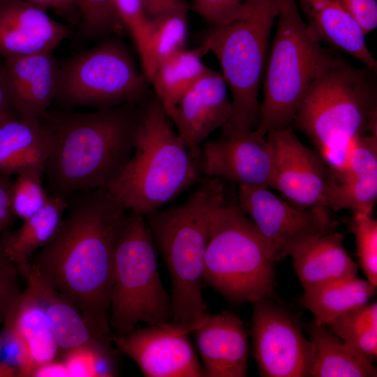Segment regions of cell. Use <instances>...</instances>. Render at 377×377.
<instances>
[{
  "label": "cell",
  "mask_w": 377,
  "mask_h": 377,
  "mask_svg": "<svg viewBox=\"0 0 377 377\" xmlns=\"http://www.w3.org/2000/svg\"><path fill=\"white\" fill-rule=\"evenodd\" d=\"M280 1L245 0L230 20L212 25L198 47L202 56H216L231 94L223 127L255 130L258 124V94Z\"/></svg>",
  "instance_id": "ba28073f"
},
{
  "label": "cell",
  "mask_w": 377,
  "mask_h": 377,
  "mask_svg": "<svg viewBox=\"0 0 377 377\" xmlns=\"http://www.w3.org/2000/svg\"><path fill=\"white\" fill-rule=\"evenodd\" d=\"M306 329L313 348L309 376H376L374 362L346 345L327 325L313 319Z\"/></svg>",
  "instance_id": "d4e9b609"
},
{
  "label": "cell",
  "mask_w": 377,
  "mask_h": 377,
  "mask_svg": "<svg viewBox=\"0 0 377 377\" xmlns=\"http://www.w3.org/2000/svg\"><path fill=\"white\" fill-rule=\"evenodd\" d=\"M114 2L125 29L133 38L141 60L147 50L150 22L139 0H114Z\"/></svg>",
  "instance_id": "d590c367"
},
{
  "label": "cell",
  "mask_w": 377,
  "mask_h": 377,
  "mask_svg": "<svg viewBox=\"0 0 377 377\" xmlns=\"http://www.w3.org/2000/svg\"><path fill=\"white\" fill-rule=\"evenodd\" d=\"M2 58L0 55V118L4 119L16 115L11 109L8 98Z\"/></svg>",
  "instance_id": "ee69618b"
},
{
  "label": "cell",
  "mask_w": 377,
  "mask_h": 377,
  "mask_svg": "<svg viewBox=\"0 0 377 377\" xmlns=\"http://www.w3.org/2000/svg\"><path fill=\"white\" fill-rule=\"evenodd\" d=\"M199 174L198 161L155 96L142 107L130 160L108 189L126 210L145 216L196 182Z\"/></svg>",
  "instance_id": "5b68a950"
},
{
  "label": "cell",
  "mask_w": 377,
  "mask_h": 377,
  "mask_svg": "<svg viewBox=\"0 0 377 377\" xmlns=\"http://www.w3.org/2000/svg\"><path fill=\"white\" fill-rule=\"evenodd\" d=\"M3 321V328L18 337L37 366L56 359L60 350L45 312L27 288L13 303Z\"/></svg>",
  "instance_id": "484cf974"
},
{
  "label": "cell",
  "mask_w": 377,
  "mask_h": 377,
  "mask_svg": "<svg viewBox=\"0 0 377 377\" xmlns=\"http://www.w3.org/2000/svg\"><path fill=\"white\" fill-rule=\"evenodd\" d=\"M68 206L67 200L50 195L45 205L24 219L17 230L3 234L5 249L17 267L29 263L52 238Z\"/></svg>",
  "instance_id": "83f0119b"
},
{
  "label": "cell",
  "mask_w": 377,
  "mask_h": 377,
  "mask_svg": "<svg viewBox=\"0 0 377 377\" xmlns=\"http://www.w3.org/2000/svg\"><path fill=\"white\" fill-rule=\"evenodd\" d=\"M3 0H0V3L2 2Z\"/></svg>",
  "instance_id": "c3c4849f"
},
{
  "label": "cell",
  "mask_w": 377,
  "mask_h": 377,
  "mask_svg": "<svg viewBox=\"0 0 377 377\" xmlns=\"http://www.w3.org/2000/svg\"><path fill=\"white\" fill-rule=\"evenodd\" d=\"M242 0H193L192 8L212 26L230 20L239 9Z\"/></svg>",
  "instance_id": "74e56055"
},
{
  "label": "cell",
  "mask_w": 377,
  "mask_h": 377,
  "mask_svg": "<svg viewBox=\"0 0 377 377\" xmlns=\"http://www.w3.org/2000/svg\"><path fill=\"white\" fill-rule=\"evenodd\" d=\"M376 73L345 61L323 74L305 96L293 121L327 169L343 167L355 138L377 135Z\"/></svg>",
  "instance_id": "277c9868"
},
{
  "label": "cell",
  "mask_w": 377,
  "mask_h": 377,
  "mask_svg": "<svg viewBox=\"0 0 377 377\" xmlns=\"http://www.w3.org/2000/svg\"><path fill=\"white\" fill-rule=\"evenodd\" d=\"M355 18L367 35L377 27L376 0H338Z\"/></svg>",
  "instance_id": "f35d334b"
},
{
  "label": "cell",
  "mask_w": 377,
  "mask_h": 377,
  "mask_svg": "<svg viewBox=\"0 0 377 377\" xmlns=\"http://www.w3.org/2000/svg\"><path fill=\"white\" fill-rule=\"evenodd\" d=\"M3 234L0 232V316L2 321L22 292L17 266L4 247Z\"/></svg>",
  "instance_id": "8d00e7d4"
},
{
  "label": "cell",
  "mask_w": 377,
  "mask_h": 377,
  "mask_svg": "<svg viewBox=\"0 0 377 377\" xmlns=\"http://www.w3.org/2000/svg\"><path fill=\"white\" fill-rule=\"evenodd\" d=\"M43 174L40 170H25L17 174L12 182L10 203L15 218L24 220L47 202L50 195L43 186Z\"/></svg>",
  "instance_id": "d6a6232c"
},
{
  "label": "cell",
  "mask_w": 377,
  "mask_h": 377,
  "mask_svg": "<svg viewBox=\"0 0 377 377\" xmlns=\"http://www.w3.org/2000/svg\"><path fill=\"white\" fill-rule=\"evenodd\" d=\"M149 22L175 14L187 15L190 8L186 0H139Z\"/></svg>",
  "instance_id": "ab89813d"
},
{
  "label": "cell",
  "mask_w": 377,
  "mask_h": 377,
  "mask_svg": "<svg viewBox=\"0 0 377 377\" xmlns=\"http://www.w3.org/2000/svg\"><path fill=\"white\" fill-rule=\"evenodd\" d=\"M87 31L95 36L121 34L125 27L114 0H75Z\"/></svg>",
  "instance_id": "e575fe53"
},
{
  "label": "cell",
  "mask_w": 377,
  "mask_h": 377,
  "mask_svg": "<svg viewBox=\"0 0 377 377\" xmlns=\"http://www.w3.org/2000/svg\"><path fill=\"white\" fill-rule=\"evenodd\" d=\"M156 246L145 216L126 210L114 248L109 325L125 336L138 325L172 320L170 297L158 269Z\"/></svg>",
  "instance_id": "9c48e42d"
},
{
  "label": "cell",
  "mask_w": 377,
  "mask_h": 377,
  "mask_svg": "<svg viewBox=\"0 0 377 377\" xmlns=\"http://www.w3.org/2000/svg\"><path fill=\"white\" fill-rule=\"evenodd\" d=\"M27 281V289L43 308L60 352L84 345L110 342L111 337L96 336L88 327L74 304L63 294L45 282L30 262L17 267Z\"/></svg>",
  "instance_id": "603a6c76"
},
{
  "label": "cell",
  "mask_w": 377,
  "mask_h": 377,
  "mask_svg": "<svg viewBox=\"0 0 377 377\" xmlns=\"http://www.w3.org/2000/svg\"><path fill=\"white\" fill-rule=\"evenodd\" d=\"M186 15L175 14L150 22L147 50L141 59L142 71L148 81L160 64L185 49Z\"/></svg>",
  "instance_id": "4dcf8cb0"
},
{
  "label": "cell",
  "mask_w": 377,
  "mask_h": 377,
  "mask_svg": "<svg viewBox=\"0 0 377 377\" xmlns=\"http://www.w3.org/2000/svg\"><path fill=\"white\" fill-rule=\"evenodd\" d=\"M251 304V332L259 374L264 377L309 376L313 348L296 319L269 300Z\"/></svg>",
  "instance_id": "7c38bea8"
},
{
  "label": "cell",
  "mask_w": 377,
  "mask_h": 377,
  "mask_svg": "<svg viewBox=\"0 0 377 377\" xmlns=\"http://www.w3.org/2000/svg\"><path fill=\"white\" fill-rule=\"evenodd\" d=\"M10 176L0 175V232L5 233L15 219L10 203Z\"/></svg>",
  "instance_id": "60d3db41"
},
{
  "label": "cell",
  "mask_w": 377,
  "mask_h": 377,
  "mask_svg": "<svg viewBox=\"0 0 377 377\" xmlns=\"http://www.w3.org/2000/svg\"><path fill=\"white\" fill-rule=\"evenodd\" d=\"M275 255L238 201L226 189L209 214L204 284L241 304L274 295Z\"/></svg>",
  "instance_id": "52a82bcc"
},
{
  "label": "cell",
  "mask_w": 377,
  "mask_h": 377,
  "mask_svg": "<svg viewBox=\"0 0 377 377\" xmlns=\"http://www.w3.org/2000/svg\"><path fill=\"white\" fill-rule=\"evenodd\" d=\"M216 139L200 149V173L239 186L269 188L274 175L267 138L249 128L221 127Z\"/></svg>",
  "instance_id": "5bb4252c"
},
{
  "label": "cell",
  "mask_w": 377,
  "mask_h": 377,
  "mask_svg": "<svg viewBox=\"0 0 377 377\" xmlns=\"http://www.w3.org/2000/svg\"><path fill=\"white\" fill-rule=\"evenodd\" d=\"M31 376L67 377L70 376L64 362L62 360L54 359L38 364L34 370Z\"/></svg>",
  "instance_id": "b9f144b4"
},
{
  "label": "cell",
  "mask_w": 377,
  "mask_h": 377,
  "mask_svg": "<svg viewBox=\"0 0 377 377\" xmlns=\"http://www.w3.org/2000/svg\"><path fill=\"white\" fill-rule=\"evenodd\" d=\"M43 10L52 9L65 16L77 10L75 0H27Z\"/></svg>",
  "instance_id": "7bdbcfd3"
},
{
  "label": "cell",
  "mask_w": 377,
  "mask_h": 377,
  "mask_svg": "<svg viewBox=\"0 0 377 377\" xmlns=\"http://www.w3.org/2000/svg\"><path fill=\"white\" fill-rule=\"evenodd\" d=\"M52 145V132L40 118L4 119L0 122V175L29 170L45 172Z\"/></svg>",
  "instance_id": "7402d4cb"
},
{
  "label": "cell",
  "mask_w": 377,
  "mask_h": 377,
  "mask_svg": "<svg viewBox=\"0 0 377 377\" xmlns=\"http://www.w3.org/2000/svg\"><path fill=\"white\" fill-rule=\"evenodd\" d=\"M79 193L54 235L29 262L74 304L94 334L108 337L114 248L126 209L108 188Z\"/></svg>",
  "instance_id": "6da1fadb"
},
{
  "label": "cell",
  "mask_w": 377,
  "mask_h": 377,
  "mask_svg": "<svg viewBox=\"0 0 377 377\" xmlns=\"http://www.w3.org/2000/svg\"><path fill=\"white\" fill-rule=\"evenodd\" d=\"M344 235L333 231L300 244L289 254L304 290L329 281L357 276V266L343 247Z\"/></svg>",
  "instance_id": "cb8c5ba5"
},
{
  "label": "cell",
  "mask_w": 377,
  "mask_h": 377,
  "mask_svg": "<svg viewBox=\"0 0 377 377\" xmlns=\"http://www.w3.org/2000/svg\"><path fill=\"white\" fill-rule=\"evenodd\" d=\"M326 325L352 349L373 362L376 359V302L348 311Z\"/></svg>",
  "instance_id": "f546056e"
},
{
  "label": "cell",
  "mask_w": 377,
  "mask_h": 377,
  "mask_svg": "<svg viewBox=\"0 0 377 377\" xmlns=\"http://www.w3.org/2000/svg\"><path fill=\"white\" fill-rule=\"evenodd\" d=\"M207 177L183 203L144 216L170 276L172 320L193 331L209 314L202 286L209 214L225 188Z\"/></svg>",
  "instance_id": "3957f363"
},
{
  "label": "cell",
  "mask_w": 377,
  "mask_h": 377,
  "mask_svg": "<svg viewBox=\"0 0 377 377\" xmlns=\"http://www.w3.org/2000/svg\"><path fill=\"white\" fill-rule=\"evenodd\" d=\"M116 348L110 342L84 345L63 352L70 377H112L117 375Z\"/></svg>",
  "instance_id": "1f68e13d"
},
{
  "label": "cell",
  "mask_w": 377,
  "mask_h": 377,
  "mask_svg": "<svg viewBox=\"0 0 377 377\" xmlns=\"http://www.w3.org/2000/svg\"><path fill=\"white\" fill-rule=\"evenodd\" d=\"M307 27L320 41L343 52L376 72L377 61L369 50L362 28L338 0H296Z\"/></svg>",
  "instance_id": "44dd1931"
},
{
  "label": "cell",
  "mask_w": 377,
  "mask_h": 377,
  "mask_svg": "<svg viewBox=\"0 0 377 377\" xmlns=\"http://www.w3.org/2000/svg\"><path fill=\"white\" fill-rule=\"evenodd\" d=\"M266 137L274 161L270 187L297 207H325L322 196L327 166L318 151L302 144L290 126L271 131Z\"/></svg>",
  "instance_id": "9a60e30c"
},
{
  "label": "cell",
  "mask_w": 377,
  "mask_h": 377,
  "mask_svg": "<svg viewBox=\"0 0 377 377\" xmlns=\"http://www.w3.org/2000/svg\"><path fill=\"white\" fill-rule=\"evenodd\" d=\"M198 48H186L160 64L149 80L156 97L170 117L187 91L211 68Z\"/></svg>",
  "instance_id": "f1b7e54d"
},
{
  "label": "cell",
  "mask_w": 377,
  "mask_h": 377,
  "mask_svg": "<svg viewBox=\"0 0 377 377\" xmlns=\"http://www.w3.org/2000/svg\"><path fill=\"white\" fill-rule=\"evenodd\" d=\"M193 330L170 320L136 327L125 336L111 335L117 352L130 357L147 377H202L189 339Z\"/></svg>",
  "instance_id": "4fadbf2b"
},
{
  "label": "cell",
  "mask_w": 377,
  "mask_h": 377,
  "mask_svg": "<svg viewBox=\"0 0 377 377\" xmlns=\"http://www.w3.org/2000/svg\"><path fill=\"white\" fill-rule=\"evenodd\" d=\"M377 200V135L355 138L343 166L327 168L322 204L329 210L372 214Z\"/></svg>",
  "instance_id": "2e32d148"
},
{
  "label": "cell",
  "mask_w": 377,
  "mask_h": 377,
  "mask_svg": "<svg viewBox=\"0 0 377 377\" xmlns=\"http://www.w3.org/2000/svg\"><path fill=\"white\" fill-rule=\"evenodd\" d=\"M52 52L3 59L11 109L22 117L40 118L55 97L58 66Z\"/></svg>",
  "instance_id": "ffe728a7"
},
{
  "label": "cell",
  "mask_w": 377,
  "mask_h": 377,
  "mask_svg": "<svg viewBox=\"0 0 377 377\" xmlns=\"http://www.w3.org/2000/svg\"><path fill=\"white\" fill-rule=\"evenodd\" d=\"M206 377H244L247 374L249 338L235 313H209L193 332Z\"/></svg>",
  "instance_id": "ac0fdd59"
},
{
  "label": "cell",
  "mask_w": 377,
  "mask_h": 377,
  "mask_svg": "<svg viewBox=\"0 0 377 377\" xmlns=\"http://www.w3.org/2000/svg\"><path fill=\"white\" fill-rule=\"evenodd\" d=\"M4 119H6V118H4ZM4 119L0 118V122H1L2 120H3Z\"/></svg>",
  "instance_id": "bcb514c9"
},
{
  "label": "cell",
  "mask_w": 377,
  "mask_h": 377,
  "mask_svg": "<svg viewBox=\"0 0 377 377\" xmlns=\"http://www.w3.org/2000/svg\"><path fill=\"white\" fill-rule=\"evenodd\" d=\"M376 286L357 276L327 281L304 290L301 305L315 320L327 325L338 316L368 303Z\"/></svg>",
  "instance_id": "4316f807"
},
{
  "label": "cell",
  "mask_w": 377,
  "mask_h": 377,
  "mask_svg": "<svg viewBox=\"0 0 377 377\" xmlns=\"http://www.w3.org/2000/svg\"><path fill=\"white\" fill-rule=\"evenodd\" d=\"M348 227L355 237L359 264L367 281L377 286V221L372 214L353 212Z\"/></svg>",
  "instance_id": "836d02e7"
},
{
  "label": "cell",
  "mask_w": 377,
  "mask_h": 377,
  "mask_svg": "<svg viewBox=\"0 0 377 377\" xmlns=\"http://www.w3.org/2000/svg\"><path fill=\"white\" fill-rule=\"evenodd\" d=\"M1 321H2V320H1V316H0V323H1Z\"/></svg>",
  "instance_id": "7dc6e473"
},
{
  "label": "cell",
  "mask_w": 377,
  "mask_h": 377,
  "mask_svg": "<svg viewBox=\"0 0 377 377\" xmlns=\"http://www.w3.org/2000/svg\"><path fill=\"white\" fill-rule=\"evenodd\" d=\"M0 354H1V337H0Z\"/></svg>",
  "instance_id": "f6af8a7d"
},
{
  "label": "cell",
  "mask_w": 377,
  "mask_h": 377,
  "mask_svg": "<svg viewBox=\"0 0 377 377\" xmlns=\"http://www.w3.org/2000/svg\"><path fill=\"white\" fill-rule=\"evenodd\" d=\"M223 75L210 69L182 97L170 119L192 156L198 161L200 144L227 121L230 110Z\"/></svg>",
  "instance_id": "e0dca14e"
},
{
  "label": "cell",
  "mask_w": 377,
  "mask_h": 377,
  "mask_svg": "<svg viewBox=\"0 0 377 377\" xmlns=\"http://www.w3.org/2000/svg\"><path fill=\"white\" fill-rule=\"evenodd\" d=\"M346 60L325 47L302 18L296 0H281L264 71L263 101L255 129L266 135L290 126L312 85Z\"/></svg>",
  "instance_id": "8992f818"
},
{
  "label": "cell",
  "mask_w": 377,
  "mask_h": 377,
  "mask_svg": "<svg viewBox=\"0 0 377 377\" xmlns=\"http://www.w3.org/2000/svg\"><path fill=\"white\" fill-rule=\"evenodd\" d=\"M147 82L126 45L112 38L58 68L55 97L98 110L138 104L146 97Z\"/></svg>",
  "instance_id": "30bf717a"
},
{
  "label": "cell",
  "mask_w": 377,
  "mask_h": 377,
  "mask_svg": "<svg viewBox=\"0 0 377 377\" xmlns=\"http://www.w3.org/2000/svg\"><path fill=\"white\" fill-rule=\"evenodd\" d=\"M237 201L267 243L276 260L300 244L335 231L339 221L325 207L305 209L274 194L268 187L239 186Z\"/></svg>",
  "instance_id": "8fae6325"
},
{
  "label": "cell",
  "mask_w": 377,
  "mask_h": 377,
  "mask_svg": "<svg viewBox=\"0 0 377 377\" xmlns=\"http://www.w3.org/2000/svg\"><path fill=\"white\" fill-rule=\"evenodd\" d=\"M67 34L64 24L27 0L0 3V55L3 59L52 52Z\"/></svg>",
  "instance_id": "d6986e66"
},
{
  "label": "cell",
  "mask_w": 377,
  "mask_h": 377,
  "mask_svg": "<svg viewBox=\"0 0 377 377\" xmlns=\"http://www.w3.org/2000/svg\"><path fill=\"white\" fill-rule=\"evenodd\" d=\"M142 107L136 104L92 112H48L40 119L53 145L45 168L51 196L109 188L134 150Z\"/></svg>",
  "instance_id": "7a4b0ae2"
}]
</instances>
